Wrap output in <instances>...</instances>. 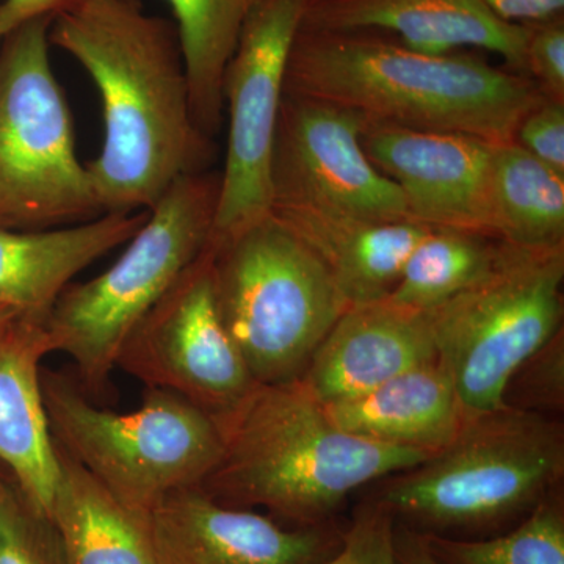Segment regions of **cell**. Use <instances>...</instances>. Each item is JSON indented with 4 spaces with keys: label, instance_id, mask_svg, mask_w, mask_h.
I'll return each instance as SVG.
<instances>
[{
    "label": "cell",
    "instance_id": "4316f807",
    "mask_svg": "<svg viewBox=\"0 0 564 564\" xmlns=\"http://www.w3.org/2000/svg\"><path fill=\"white\" fill-rule=\"evenodd\" d=\"M525 73L552 101L564 102V20L530 24Z\"/></svg>",
    "mask_w": 564,
    "mask_h": 564
},
{
    "label": "cell",
    "instance_id": "9a60e30c",
    "mask_svg": "<svg viewBox=\"0 0 564 564\" xmlns=\"http://www.w3.org/2000/svg\"><path fill=\"white\" fill-rule=\"evenodd\" d=\"M302 28L393 35L430 55L474 47L499 55L508 69L527 74L532 25L500 20L484 0H310Z\"/></svg>",
    "mask_w": 564,
    "mask_h": 564
},
{
    "label": "cell",
    "instance_id": "52a82bcc",
    "mask_svg": "<svg viewBox=\"0 0 564 564\" xmlns=\"http://www.w3.org/2000/svg\"><path fill=\"white\" fill-rule=\"evenodd\" d=\"M51 25L52 18H39L0 40V228L10 231H51L104 215L52 69Z\"/></svg>",
    "mask_w": 564,
    "mask_h": 564
},
{
    "label": "cell",
    "instance_id": "ba28073f",
    "mask_svg": "<svg viewBox=\"0 0 564 564\" xmlns=\"http://www.w3.org/2000/svg\"><path fill=\"white\" fill-rule=\"evenodd\" d=\"M41 391L55 444L133 511L203 484L221 454L214 415L161 389L117 413L93 404L69 377L41 369Z\"/></svg>",
    "mask_w": 564,
    "mask_h": 564
},
{
    "label": "cell",
    "instance_id": "5bb4252c",
    "mask_svg": "<svg viewBox=\"0 0 564 564\" xmlns=\"http://www.w3.org/2000/svg\"><path fill=\"white\" fill-rule=\"evenodd\" d=\"M148 527L158 564H325L343 551L348 530L336 521L285 529L217 502L199 486L166 496Z\"/></svg>",
    "mask_w": 564,
    "mask_h": 564
},
{
    "label": "cell",
    "instance_id": "603a6c76",
    "mask_svg": "<svg viewBox=\"0 0 564 564\" xmlns=\"http://www.w3.org/2000/svg\"><path fill=\"white\" fill-rule=\"evenodd\" d=\"M491 195L497 239L516 247H564V174L514 141L497 144Z\"/></svg>",
    "mask_w": 564,
    "mask_h": 564
},
{
    "label": "cell",
    "instance_id": "484cf974",
    "mask_svg": "<svg viewBox=\"0 0 564 564\" xmlns=\"http://www.w3.org/2000/svg\"><path fill=\"white\" fill-rule=\"evenodd\" d=\"M0 564H65L51 519L36 513L20 489L0 484Z\"/></svg>",
    "mask_w": 564,
    "mask_h": 564
},
{
    "label": "cell",
    "instance_id": "1f68e13d",
    "mask_svg": "<svg viewBox=\"0 0 564 564\" xmlns=\"http://www.w3.org/2000/svg\"><path fill=\"white\" fill-rule=\"evenodd\" d=\"M500 20L511 24H540L563 17L564 0H484Z\"/></svg>",
    "mask_w": 564,
    "mask_h": 564
},
{
    "label": "cell",
    "instance_id": "ac0fdd59",
    "mask_svg": "<svg viewBox=\"0 0 564 564\" xmlns=\"http://www.w3.org/2000/svg\"><path fill=\"white\" fill-rule=\"evenodd\" d=\"M270 212L325 263L348 307L388 299L411 252L432 229L411 218L388 220L292 204Z\"/></svg>",
    "mask_w": 564,
    "mask_h": 564
},
{
    "label": "cell",
    "instance_id": "836d02e7",
    "mask_svg": "<svg viewBox=\"0 0 564 564\" xmlns=\"http://www.w3.org/2000/svg\"><path fill=\"white\" fill-rule=\"evenodd\" d=\"M325 564H358V544H356V538L351 527H348L347 540H345L343 551L334 555L333 558L328 560Z\"/></svg>",
    "mask_w": 564,
    "mask_h": 564
},
{
    "label": "cell",
    "instance_id": "e0dca14e",
    "mask_svg": "<svg viewBox=\"0 0 564 564\" xmlns=\"http://www.w3.org/2000/svg\"><path fill=\"white\" fill-rule=\"evenodd\" d=\"M50 352L44 322L20 315L0 329V462L33 510L46 518L61 481L41 391V362Z\"/></svg>",
    "mask_w": 564,
    "mask_h": 564
},
{
    "label": "cell",
    "instance_id": "277c9868",
    "mask_svg": "<svg viewBox=\"0 0 564 564\" xmlns=\"http://www.w3.org/2000/svg\"><path fill=\"white\" fill-rule=\"evenodd\" d=\"M563 474L562 423L507 404L467 417L425 462L375 481L369 503L415 532L478 540L522 521Z\"/></svg>",
    "mask_w": 564,
    "mask_h": 564
},
{
    "label": "cell",
    "instance_id": "7c38bea8",
    "mask_svg": "<svg viewBox=\"0 0 564 564\" xmlns=\"http://www.w3.org/2000/svg\"><path fill=\"white\" fill-rule=\"evenodd\" d=\"M367 118L337 104L282 96L272 162L273 206L321 207L370 218H410L395 182L361 144Z\"/></svg>",
    "mask_w": 564,
    "mask_h": 564
},
{
    "label": "cell",
    "instance_id": "8992f818",
    "mask_svg": "<svg viewBox=\"0 0 564 564\" xmlns=\"http://www.w3.org/2000/svg\"><path fill=\"white\" fill-rule=\"evenodd\" d=\"M209 248L215 306L252 380H300L348 307L325 263L272 212Z\"/></svg>",
    "mask_w": 564,
    "mask_h": 564
},
{
    "label": "cell",
    "instance_id": "44dd1931",
    "mask_svg": "<svg viewBox=\"0 0 564 564\" xmlns=\"http://www.w3.org/2000/svg\"><path fill=\"white\" fill-rule=\"evenodd\" d=\"M61 481L50 519L65 564H158L148 514L122 505L57 445Z\"/></svg>",
    "mask_w": 564,
    "mask_h": 564
},
{
    "label": "cell",
    "instance_id": "4dcf8cb0",
    "mask_svg": "<svg viewBox=\"0 0 564 564\" xmlns=\"http://www.w3.org/2000/svg\"><path fill=\"white\" fill-rule=\"evenodd\" d=\"M84 2L87 0H3L0 3V39L25 22L46 17L54 20L62 11Z\"/></svg>",
    "mask_w": 564,
    "mask_h": 564
},
{
    "label": "cell",
    "instance_id": "3957f363",
    "mask_svg": "<svg viewBox=\"0 0 564 564\" xmlns=\"http://www.w3.org/2000/svg\"><path fill=\"white\" fill-rule=\"evenodd\" d=\"M215 421L221 454L199 488L228 507H263L296 527L336 521L350 494L433 455L343 432L300 380L256 384Z\"/></svg>",
    "mask_w": 564,
    "mask_h": 564
},
{
    "label": "cell",
    "instance_id": "cb8c5ba5",
    "mask_svg": "<svg viewBox=\"0 0 564 564\" xmlns=\"http://www.w3.org/2000/svg\"><path fill=\"white\" fill-rule=\"evenodd\" d=\"M502 240L463 229L432 228L404 263L388 302L430 313L485 278Z\"/></svg>",
    "mask_w": 564,
    "mask_h": 564
},
{
    "label": "cell",
    "instance_id": "30bf717a",
    "mask_svg": "<svg viewBox=\"0 0 564 564\" xmlns=\"http://www.w3.org/2000/svg\"><path fill=\"white\" fill-rule=\"evenodd\" d=\"M310 0H263L245 24L223 77L228 143L210 240L272 210V162L285 69Z\"/></svg>",
    "mask_w": 564,
    "mask_h": 564
},
{
    "label": "cell",
    "instance_id": "f546056e",
    "mask_svg": "<svg viewBox=\"0 0 564 564\" xmlns=\"http://www.w3.org/2000/svg\"><path fill=\"white\" fill-rule=\"evenodd\" d=\"M358 544V564H397L393 556V519L367 503L350 525Z\"/></svg>",
    "mask_w": 564,
    "mask_h": 564
},
{
    "label": "cell",
    "instance_id": "8d00e7d4",
    "mask_svg": "<svg viewBox=\"0 0 564 564\" xmlns=\"http://www.w3.org/2000/svg\"><path fill=\"white\" fill-rule=\"evenodd\" d=\"M0 40H2V39H0Z\"/></svg>",
    "mask_w": 564,
    "mask_h": 564
},
{
    "label": "cell",
    "instance_id": "9c48e42d",
    "mask_svg": "<svg viewBox=\"0 0 564 564\" xmlns=\"http://www.w3.org/2000/svg\"><path fill=\"white\" fill-rule=\"evenodd\" d=\"M564 247L503 242L489 273L426 314L466 417L502 410L519 367L563 332Z\"/></svg>",
    "mask_w": 564,
    "mask_h": 564
},
{
    "label": "cell",
    "instance_id": "7402d4cb",
    "mask_svg": "<svg viewBox=\"0 0 564 564\" xmlns=\"http://www.w3.org/2000/svg\"><path fill=\"white\" fill-rule=\"evenodd\" d=\"M187 70L193 115L214 139L223 122V77L247 21L263 0H165Z\"/></svg>",
    "mask_w": 564,
    "mask_h": 564
},
{
    "label": "cell",
    "instance_id": "5b68a950",
    "mask_svg": "<svg viewBox=\"0 0 564 564\" xmlns=\"http://www.w3.org/2000/svg\"><path fill=\"white\" fill-rule=\"evenodd\" d=\"M220 174L199 172L174 182L106 272L70 284L44 321L51 352L68 356L80 383L106 391L122 345L185 270L214 231Z\"/></svg>",
    "mask_w": 564,
    "mask_h": 564
},
{
    "label": "cell",
    "instance_id": "d4e9b609",
    "mask_svg": "<svg viewBox=\"0 0 564 564\" xmlns=\"http://www.w3.org/2000/svg\"><path fill=\"white\" fill-rule=\"evenodd\" d=\"M444 564H564V503L558 488L522 521L478 540L423 534Z\"/></svg>",
    "mask_w": 564,
    "mask_h": 564
},
{
    "label": "cell",
    "instance_id": "d6a6232c",
    "mask_svg": "<svg viewBox=\"0 0 564 564\" xmlns=\"http://www.w3.org/2000/svg\"><path fill=\"white\" fill-rule=\"evenodd\" d=\"M392 547L397 564H444L433 554L422 533L397 522H393Z\"/></svg>",
    "mask_w": 564,
    "mask_h": 564
},
{
    "label": "cell",
    "instance_id": "d590c367",
    "mask_svg": "<svg viewBox=\"0 0 564 564\" xmlns=\"http://www.w3.org/2000/svg\"><path fill=\"white\" fill-rule=\"evenodd\" d=\"M0 484H2V480H0Z\"/></svg>",
    "mask_w": 564,
    "mask_h": 564
},
{
    "label": "cell",
    "instance_id": "f1b7e54d",
    "mask_svg": "<svg viewBox=\"0 0 564 564\" xmlns=\"http://www.w3.org/2000/svg\"><path fill=\"white\" fill-rule=\"evenodd\" d=\"M513 141L549 169L564 174V102L544 98L536 104L519 122Z\"/></svg>",
    "mask_w": 564,
    "mask_h": 564
},
{
    "label": "cell",
    "instance_id": "d6986e66",
    "mask_svg": "<svg viewBox=\"0 0 564 564\" xmlns=\"http://www.w3.org/2000/svg\"><path fill=\"white\" fill-rule=\"evenodd\" d=\"M148 210L104 214L51 231L0 228V306L44 322L70 281L93 262L126 245L147 221Z\"/></svg>",
    "mask_w": 564,
    "mask_h": 564
},
{
    "label": "cell",
    "instance_id": "83f0119b",
    "mask_svg": "<svg viewBox=\"0 0 564 564\" xmlns=\"http://www.w3.org/2000/svg\"><path fill=\"white\" fill-rule=\"evenodd\" d=\"M563 332L555 336L529 361L519 367L513 377H522L521 410H558L563 406L564 361ZM544 414V413H543Z\"/></svg>",
    "mask_w": 564,
    "mask_h": 564
},
{
    "label": "cell",
    "instance_id": "7a4b0ae2",
    "mask_svg": "<svg viewBox=\"0 0 564 564\" xmlns=\"http://www.w3.org/2000/svg\"><path fill=\"white\" fill-rule=\"evenodd\" d=\"M284 93L337 104L369 121L467 133L510 143L527 111L543 101L532 77L467 52L430 55L372 32L300 28Z\"/></svg>",
    "mask_w": 564,
    "mask_h": 564
},
{
    "label": "cell",
    "instance_id": "4fadbf2b",
    "mask_svg": "<svg viewBox=\"0 0 564 564\" xmlns=\"http://www.w3.org/2000/svg\"><path fill=\"white\" fill-rule=\"evenodd\" d=\"M361 144L375 169L399 185L411 220L496 237L491 188L497 144L467 133L369 120Z\"/></svg>",
    "mask_w": 564,
    "mask_h": 564
},
{
    "label": "cell",
    "instance_id": "6da1fadb",
    "mask_svg": "<svg viewBox=\"0 0 564 564\" xmlns=\"http://www.w3.org/2000/svg\"><path fill=\"white\" fill-rule=\"evenodd\" d=\"M51 44L87 70L101 96V152L87 163L104 214L150 210L212 143L195 121L173 21L141 0H87L52 20Z\"/></svg>",
    "mask_w": 564,
    "mask_h": 564
},
{
    "label": "cell",
    "instance_id": "e575fe53",
    "mask_svg": "<svg viewBox=\"0 0 564 564\" xmlns=\"http://www.w3.org/2000/svg\"><path fill=\"white\" fill-rule=\"evenodd\" d=\"M20 315H22L20 311L13 310V307L0 306V329L9 325L10 322H13L14 318L20 317Z\"/></svg>",
    "mask_w": 564,
    "mask_h": 564
},
{
    "label": "cell",
    "instance_id": "8fae6325",
    "mask_svg": "<svg viewBox=\"0 0 564 564\" xmlns=\"http://www.w3.org/2000/svg\"><path fill=\"white\" fill-rule=\"evenodd\" d=\"M117 367L214 417L258 384L215 306L209 245L135 326Z\"/></svg>",
    "mask_w": 564,
    "mask_h": 564
},
{
    "label": "cell",
    "instance_id": "2e32d148",
    "mask_svg": "<svg viewBox=\"0 0 564 564\" xmlns=\"http://www.w3.org/2000/svg\"><path fill=\"white\" fill-rule=\"evenodd\" d=\"M436 359L426 314L383 300L347 307L300 381L318 403L329 404L362 395Z\"/></svg>",
    "mask_w": 564,
    "mask_h": 564
},
{
    "label": "cell",
    "instance_id": "ffe728a7",
    "mask_svg": "<svg viewBox=\"0 0 564 564\" xmlns=\"http://www.w3.org/2000/svg\"><path fill=\"white\" fill-rule=\"evenodd\" d=\"M322 406L345 433L429 454L451 444L467 419L451 373L437 359L362 395Z\"/></svg>",
    "mask_w": 564,
    "mask_h": 564
}]
</instances>
